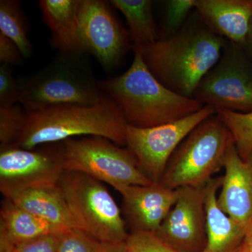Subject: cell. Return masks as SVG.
<instances>
[{"mask_svg": "<svg viewBox=\"0 0 252 252\" xmlns=\"http://www.w3.org/2000/svg\"><path fill=\"white\" fill-rule=\"evenodd\" d=\"M225 41L194 9L177 34L141 50L146 66L159 82L175 94L193 98L200 81L218 62Z\"/></svg>", "mask_w": 252, "mask_h": 252, "instance_id": "obj_1", "label": "cell"}, {"mask_svg": "<svg viewBox=\"0 0 252 252\" xmlns=\"http://www.w3.org/2000/svg\"><path fill=\"white\" fill-rule=\"evenodd\" d=\"M132 51L133 61L126 72L99 81L101 90L116 104L127 125L155 127L188 117L205 106L167 89L146 66L142 50Z\"/></svg>", "mask_w": 252, "mask_h": 252, "instance_id": "obj_2", "label": "cell"}, {"mask_svg": "<svg viewBox=\"0 0 252 252\" xmlns=\"http://www.w3.org/2000/svg\"><path fill=\"white\" fill-rule=\"evenodd\" d=\"M19 138L13 145L34 149L76 137H101L126 145L127 124L112 99L94 105L66 104L27 112Z\"/></svg>", "mask_w": 252, "mask_h": 252, "instance_id": "obj_3", "label": "cell"}, {"mask_svg": "<svg viewBox=\"0 0 252 252\" xmlns=\"http://www.w3.org/2000/svg\"><path fill=\"white\" fill-rule=\"evenodd\" d=\"M84 55L61 54L40 72L18 81V103L34 112L66 104L94 105L107 98Z\"/></svg>", "mask_w": 252, "mask_h": 252, "instance_id": "obj_4", "label": "cell"}, {"mask_svg": "<svg viewBox=\"0 0 252 252\" xmlns=\"http://www.w3.org/2000/svg\"><path fill=\"white\" fill-rule=\"evenodd\" d=\"M234 144L228 127L214 114L199 124L177 147L159 183L171 190L205 187L223 167Z\"/></svg>", "mask_w": 252, "mask_h": 252, "instance_id": "obj_5", "label": "cell"}, {"mask_svg": "<svg viewBox=\"0 0 252 252\" xmlns=\"http://www.w3.org/2000/svg\"><path fill=\"white\" fill-rule=\"evenodd\" d=\"M58 185L79 229L102 243L126 241V220L102 182L65 170Z\"/></svg>", "mask_w": 252, "mask_h": 252, "instance_id": "obj_6", "label": "cell"}, {"mask_svg": "<svg viewBox=\"0 0 252 252\" xmlns=\"http://www.w3.org/2000/svg\"><path fill=\"white\" fill-rule=\"evenodd\" d=\"M64 170L82 172L119 193L133 185L153 183L139 167L128 148L101 137H82L61 142Z\"/></svg>", "mask_w": 252, "mask_h": 252, "instance_id": "obj_7", "label": "cell"}, {"mask_svg": "<svg viewBox=\"0 0 252 252\" xmlns=\"http://www.w3.org/2000/svg\"><path fill=\"white\" fill-rule=\"evenodd\" d=\"M193 99L216 110L252 112V59L243 46L225 41L218 62L200 81Z\"/></svg>", "mask_w": 252, "mask_h": 252, "instance_id": "obj_8", "label": "cell"}, {"mask_svg": "<svg viewBox=\"0 0 252 252\" xmlns=\"http://www.w3.org/2000/svg\"><path fill=\"white\" fill-rule=\"evenodd\" d=\"M215 114L216 109L205 105L188 117L155 127L141 128L127 125L126 145L135 155L141 171L158 183L177 147L199 124Z\"/></svg>", "mask_w": 252, "mask_h": 252, "instance_id": "obj_9", "label": "cell"}, {"mask_svg": "<svg viewBox=\"0 0 252 252\" xmlns=\"http://www.w3.org/2000/svg\"><path fill=\"white\" fill-rule=\"evenodd\" d=\"M64 171L61 142L34 149L0 147V190L5 198L34 187L57 185Z\"/></svg>", "mask_w": 252, "mask_h": 252, "instance_id": "obj_10", "label": "cell"}, {"mask_svg": "<svg viewBox=\"0 0 252 252\" xmlns=\"http://www.w3.org/2000/svg\"><path fill=\"white\" fill-rule=\"evenodd\" d=\"M102 0H80L79 31L84 53L94 55L107 69L120 63L130 48L128 32Z\"/></svg>", "mask_w": 252, "mask_h": 252, "instance_id": "obj_11", "label": "cell"}, {"mask_svg": "<svg viewBox=\"0 0 252 252\" xmlns=\"http://www.w3.org/2000/svg\"><path fill=\"white\" fill-rule=\"evenodd\" d=\"M204 187L176 189L177 201L155 233L162 241L177 251L203 252L206 247Z\"/></svg>", "mask_w": 252, "mask_h": 252, "instance_id": "obj_12", "label": "cell"}, {"mask_svg": "<svg viewBox=\"0 0 252 252\" xmlns=\"http://www.w3.org/2000/svg\"><path fill=\"white\" fill-rule=\"evenodd\" d=\"M123 197V213L131 232L155 233L177 199V190L160 183L130 186L120 193Z\"/></svg>", "mask_w": 252, "mask_h": 252, "instance_id": "obj_13", "label": "cell"}, {"mask_svg": "<svg viewBox=\"0 0 252 252\" xmlns=\"http://www.w3.org/2000/svg\"><path fill=\"white\" fill-rule=\"evenodd\" d=\"M223 168L217 203L247 231L252 226V152L243 160L234 144L227 154Z\"/></svg>", "mask_w": 252, "mask_h": 252, "instance_id": "obj_14", "label": "cell"}, {"mask_svg": "<svg viewBox=\"0 0 252 252\" xmlns=\"http://www.w3.org/2000/svg\"><path fill=\"white\" fill-rule=\"evenodd\" d=\"M207 27L226 40L243 45L252 18V0H195Z\"/></svg>", "mask_w": 252, "mask_h": 252, "instance_id": "obj_15", "label": "cell"}, {"mask_svg": "<svg viewBox=\"0 0 252 252\" xmlns=\"http://www.w3.org/2000/svg\"><path fill=\"white\" fill-rule=\"evenodd\" d=\"M222 177L212 178L204 187L206 212L207 245L203 252H240L246 230L222 211L217 203V190Z\"/></svg>", "mask_w": 252, "mask_h": 252, "instance_id": "obj_16", "label": "cell"}, {"mask_svg": "<svg viewBox=\"0 0 252 252\" xmlns=\"http://www.w3.org/2000/svg\"><path fill=\"white\" fill-rule=\"evenodd\" d=\"M61 229L5 198L0 209V252L13 250L46 235L59 234Z\"/></svg>", "mask_w": 252, "mask_h": 252, "instance_id": "obj_17", "label": "cell"}, {"mask_svg": "<svg viewBox=\"0 0 252 252\" xmlns=\"http://www.w3.org/2000/svg\"><path fill=\"white\" fill-rule=\"evenodd\" d=\"M80 0H41L43 19L51 33V44L60 54H84L79 31Z\"/></svg>", "mask_w": 252, "mask_h": 252, "instance_id": "obj_18", "label": "cell"}, {"mask_svg": "<svg viewBox=\"0 0 252 252\" xmlns=\"http://www.w3.org/2000/svg\"><path fill=\"white\" fill-rule=\"evenodd\" d=\"M8 199L18 207L61 229H79L59 185L34 187Z\"/></svg>", "mask_w": 252, "mask_h": 252, "instance_id": "obj_19", "label": "cell"}, {"mask_svg": "<svg viewBox=\"0 0 252 252\" xmlns=\"http://www.w3.org/2000/svg\"><path fill=\"white\" fill-rule=\"evenodd\" d=\"M111 4L126 18L132 49H142L159 39L151 0H112Z\"/></svg>", "mask_w": 252, "mask_h": 252, "instance_id": "obj_20", "label": "cell"}, {"mask_svg": "<svg viewBox=\"0 0 252 252\" xmlns=\"http://www.w3.org/2000/svg\"><path fill=\"white\" fill-rule=\"evenodd\" d=\"M0 32L14 41L23 57H31L32 45L28 39L26 18L18 1H0Z\"/></svg>", "mask_w": 252, "mask_h": 252, "instance_id": "obj_21", "label": "cell"}, {"mask_svg": "<svg viewBox=\"0 0 252 252\" xmlns=\"http://www.w3.org/2000/svg\"><path fill=\"white\" fill-rule=\"evenodd\" d=\"M216 114L233 136L240 158L246 160L252 152V112L238 113L218 109Z\"/></svg>", "mask_w": 252, "mask_h": 252, "instance_id": "obj_22", "label": "cell"}, {"mask_svg": "<svg viewBox=\"0 0 252 252\" xmlns=\"http://www.w3.org/2000/svg\"><path fill=\"white\" fill-rule=\"evenodd\" d=\"M195 0H167L164 1L165 16L159 39H165L175 35L182 29L195 9Z\"/></svg>", "mask_w": 252, "mask_h": 252, "instance_id": "obj_23", "label": "cell"}, {"mask_svg": "<svg viewBox=\"0 0 252 252\" xmlns=\"http://www.w3.org/2000/svg\"><path fill=\"white\" fill-rule=\"evenodd\" d=\"M27 112L19 104L0 107L1 146L13 145L19 138L26 123Z\"/></svg>", "mask_w": 252, "mask_h": 252, "instance_id": "obj_24", "label": "cell"}, {"mask_svg": "<svg viewBox=\"0 0 252 252\" xmlns=\"http://www.w3.org/2000/svg\"><path fill=\"white\" fill-rule=\"evenodd\" d=\"M103 243L78 228L64 230L58 252H102Z\"/></svg>", "mask_w": 252, "mask_h": 252, "instance_id": "obj_25", "label": "cell"}, {"mask_svg": "<svg viewBox=\"0 0 252 252\" xmlns=\"http://www.w3.org/2000/svg\"><path fill=\"white\" fill-rule=\"evenodd\" d=\"M125 243L127 252H180L150 232H130Z\"/></svg>", "mask_w": 252, "mask_h": 252, "instance_id": "obj_26", "label": "cell"}, {"mask_svg": "<svg viewBox=\"0 0 252 252\" xmlns=\"http://www.w3.org/2000/svg\"><path fill=\"white\" fill-rule=\"evenodd\" d=\"M20 96L19 81L11 74L9 66L0 65V107L18 103Z\"/></svg>", "mask_w": 252, "mask_h": 252, "instance_id": "obj_27", "label": "cell"}, {"mask_svg": "<svg viewBox=\"0 0 252 252\" xmlns=\"http://www.w3.org/2000/svg\"><path fill=\"white\" fill-rule=\"evenodd\" d=\"M61 233L41 237L29 243L19 245L13 249L12 251L13 252H58Z\"/></svg>", "mask_w": 252, "mask_h": 252, "instance_id": "obj_28", "label": "cell"}, {"mask_svg": "<svg viewBox=\"0 0 252 252\" xmlns=\"http://www.w3.org/2000/svg\"><path fill=\"white\" fill-rule=\"evenodd\" d=\"M21 51L17 45L0 32V61L1 64L6 65H17L21 64L23 59Z\"/></svg>", "mask_w": 252, "mask_h": 252, "instance_id": "obj_29", "label": "cell"}, {"mask_svg": "<svg viewBox=\"0 0 252 252\" xmlns=\"http://www.w3.org/2000/svg\"><path fill=\"white\" fill-rule=\"evenodd\" d=\"M102 252H127L125 242L116 243H103Z\"/></svg>", "mask_w": 252, "mask_h": 252, "instance_id": "obj_30", "label": "cell"}, {"mask_svg": "<svg viewBox=\"0 0 252 252\" xmlns=\"http://www.w3.org/2000/svg\"><path fill=\"white\" fill-rule=\"evenodd\" d=\"M240 252H252V226L246 231Z\"/></svg>", "mask_w": 252, "mask_h": 252, "instance_id": "obj_31", "label": "cell"}, {"mask_svg": "<svg viewBox=\"0 0 252 252\" xmlns=\"http://www.w3.org/2000/svg\"><path fill=\"white\" fill-rule=\"evenodd\" d=\"M242 46L252 59V18L246 39H245V42Z\"/></svg>", "mask_w": 252, "mask_h": 252, "instance_id": "obj_32", "label": "cell"}, {"mask_svg": "<svg viewBox=\"0 0 252 252\" xmlns=\"http://www.w3.org/2000/svg\"><path fill=\"white\" fill-rule=\"evenodd\" d=\"M0 252H13L12 250H7V251Z\"/></svg>", "mask_w": 252, "mask_h": 252, "instance_id": "obj_33", "label": "cell"}]
</instances>
